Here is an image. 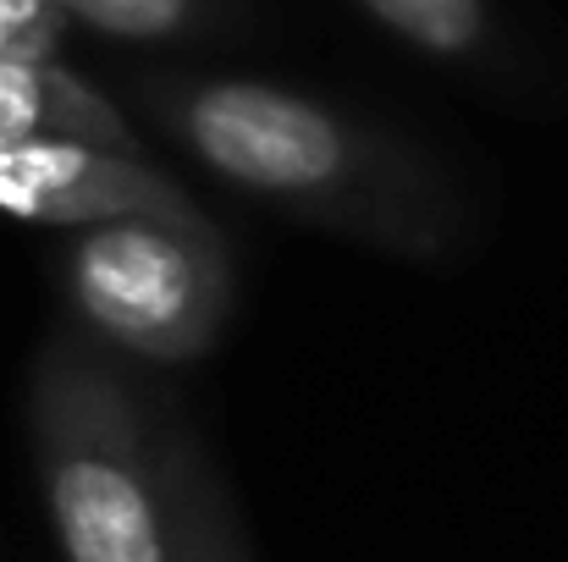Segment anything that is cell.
Returning <instances> with one entry per match:
<instances>
[{"label":"cell","instance_id":"obj_3","mask_svg":"<svg viewBox=\"0 0 568 562\" xmlns=\"http://www.w3.org/2000/svg\"><path fill=\"white\" fill-rule=\"evenodd\" d=\"M61 293L72 326L100 348L150 365H193L215 348L237 276L221 226L133 215L67 237Z\"/></svg>","mask_w":568,"mask_h":562},{"label":"cell","instance_id":"obj_7","mask_svg":"<svg viewBox=\"0 0 568 562\" xmlns=\"http://www.w3.org/2000/svg\"><path fill=\"white\" fill-rule=\"evenodd\" d=\"M55 11L116 44H183L221 28L226 0H55Z\"/></svg>","mask_w":568,"mask_h":562},{"label":"cell","instance_id":"obj_4","mask_svg":"<svg viewBox=\"0 0 568 562\" xmlns=\"http://www.w3.org/2000/svg\"><path fill=\"white\" fill-rule=\"evenodd\" d=\"M0 210L33 226H100V221H178V226H215L189 187L172 183L144 155H116L94 144H6L0 150Z\"/></svg>","mask_w":568,"mask_h":562},{"label":"cell","instance_id":"obj_2","mask_svg":"<svg viewBox=\"0 0 568 562\" xmlns=\"http://www.w3.org/2000/svg\"><path fill=\"white\" fill-rule=\"evenodd\" d=\"M28 436L61 562H243L172 402L72 320L33 354Z\"/></svg>","mask_w":568,"mask_h":562},{"label":"cell","instance_id":"obj_5","mask_svg":"<svg viewBox=\"0 0 568 562\" xmlns=\"http://www.w3.org/2000/svg\"><path fill=\"white\" fill-rule=\"evenodd\" d=\"M94 144L144 155L122 105L55 61H0V150L6 144Z\"/></svg>","mask_w":568,"mask_h":562},{"label":"cell","instance_id":"obj_6","mask_svg":"<svg viewBox=\"0 0 568 562\" xmlns=\"http://www.w3.org/2000/svg\"><path fill=\"white\" fill-rule=\"evenodd\" d=\"M376 28L447 67H486L503 50L491 0H354Z\"/></svg>","mask_w":568,"mask_h":562},{"label":"cell","instance_id":"obj_1","mask_svg":"<svg viewBox=\"0 0 568 562\" xmlns=\"http://www.w3.org/2000/svg\"><path fill=\"white\" fill-rule=\"evenodd\" d=\"M133 105L189 161L287 221L430 265L464 243L469 210L436 155L332 100L271 78L144 72Z\"/></svg>","mask_w":568,"mask_h":562}]
</instances>
